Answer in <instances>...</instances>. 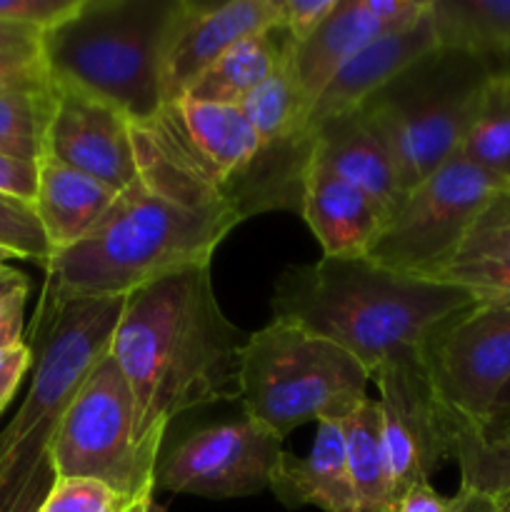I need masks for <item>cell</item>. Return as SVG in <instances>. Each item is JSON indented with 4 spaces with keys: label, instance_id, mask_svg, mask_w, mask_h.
Segmentation results:
<instances>
[{
    "label": "cell",
    "instance_id": "obj_44",
    "mask_svg": "<svg viewBox=\"0 0 510 512\" xmlns=\"http://www.w3.org/2000/svg\"><path fill=\"white\" fill-rule=\"evenodd\" d=\"M150 498H153V495H150ZM150 498H145V500H140V503H135V505H133V508H130L128 512H143V508H145V503H148V500H150Z\"/></svg>",
    "mask_w": 510,
    "mask_h": 512
},
{
    "label": "cell",
    "instance_id": "obj_32",
    "mask_svg": "<svg viewBox=\"0 0 510 512\" xmlns=\"http://www.w3.org/2000/svg\"><path fill=\"white\" fill-rule=\"evenodd\" d=\"M80 0H0V23L50 30L63 23Z\"/></svg>",
    "mask_w": 510,
    "mask_h": 512
},
{
    "label": "cell",
    "instance_id": "obj_40",
    "mask_svg": "<svg viewBox=\"0 0 510 512\" xmlns=\"http://www.w3.org/2000/svg\"><path fill=\"white\" fill-rule=\"evenodd\" d=\"M455 503L460 512H510V490H505L498 498H480V495H468L458 490Z\"/></svg>",
    "mask_w": 510,
    "mask_h": 512
},
{
    "label": "cell",
    "instance_id": "obj_15",
    "mask_svg": "<svg viewBox=\"0 0 510 512\" xmlns=\"http://www.w3.org/2000/svg\"><path fill=\"white\" fill-rule=\"evenodd\" d=\"M280 25V0H175L163 40V103L185 98L195 80L240 40Z\"/></svg>",
    "mask_w": 510,
    "mask_h": 512
},
{
    "label": "cell",
    "instance_id": "obj_34",
    "mask_svg": "<svg viewBox=\"0 0 510 512\" xmlns=\"http://www.w3.org/2000/svg\"><path fill=\"white\" fill-rule=\"evenodd\" d=\"M43 30L0 23V63H38L43 60Z\"/></svg>",
    "mask_w": 510,
    "mask_h": 512
},
{
    "label": "cell",
    "instance_id": "obj_36",
    "mask_svg": "<svg viewBox=\"0 0 510 512\" xmlns=\"http://www.w3.org/2000/svg\"><path fill=\"white\" fill-rule=\"evenodd\" d=\"M33 368V353L28 343H18L8 350H0V415L13 400L15 390L20 388L25 375Z\"/></svg>",
    "mask_w": 510,
    "mask_h": 512
},
{
    "label": "cell",
    "instance_id": "obj_24",
    "mask_svg": "<svg viewBox=\"0 0 510 512\" xmlns=\"http://www.w3.org/2000/svg\"><path fill=\"white\" fill-rule=\"evenodd\" d=\"M430 18L443 48L510 58V0H433Z\"/></svg>",
    "mask_w": 510,
    "mask_h": 512
},
{
    "label": "cell",
    "instance_id": "obj_23",
    "mask_svg": "<svg viewBox=\"0 0 510 512\" xmlns=\"http://www.w3.org/2000/svg\"><path fill=\"white\" fill-rule=\"evenodd\" d=\"M340 428L345 438L355 512H398L400 493L385 455L378 400L365 398L355 413L340 423Z\"/></svg>",
    "mask_w": 510,
    "mask_h": 512
},
{
    "label": "cell",
    "instance_id": "obj_42",
    "mask_svg": "<svg viewBox=\"0 0 510 512\" xmlns=\"http://www.w3.org/2000/svg\"><path fill=\"white\" fill-rule=\"evenodd\" d=\"M143 512H165V510H163V505H158V503H155V495H153V498H150L148 503H145Z\"/></svg>",
    "mask_w": 510,
    "mask_h": 512
},
{
    "label": "cell",
    "instance_id": "obj_26",
    "mask_svg": "<svg viewBox=\"0 0 510 512\" xmlns=\"http://www.w3.org/2000/svg\"><path fill=\"white\" fill-rule=\"evenodd\" d=\"M458 153L510 188V70H493Z\"/></svg>",
    "mask_w": 510,
    "mask_h": 512
},
{
    "label": "cell",
    "instance_id": "obj_30",
    "mask_svg": "<svg viewBox=\"0 0 510 512\" xmlns=\"http://www.w3.org/2000/svg\"><path fill=\"white\" fill-rule=\"evenodd\" d=\"M133 505L98 480L58 478L38 512H128Z\"/></svg>",
    "mask_w": 510,
    "mask_h": 512
},
{
    "label": "cell",
    "instance_id": "obj_25",
    "mask_svg": "<svg viewBox=\"0 0 510 512\" xmlns=\"http://www.w3.org/2000/svg\"><path fill=\"white\" fill-rule=\"evenodd\" d=\"M238 108L265 145L310 143L313 140L310 105L300 93L293 70H290V50L283 65L265 83H260Z\"/></svg>",
    "mask_w": 510,
    "mask_h": 512
},
{
    "label": "cell",
    "instance_id": "obj_33",
    "mask_svg": "<svg viewBox=\"0 0 510 512\" xmlns=\"http://www.w3.org/2000/svg\"><path fill=\"white\" fill-rule=\"evenodd\" d=\"M335 5L338 0H280V28L288 33L290 43L300 45L320 28Z\"/></svg>",
    "mask_w": 510,
    "mask_h": 512
},
{
    "label": "cell",
    "instance_id": "obj_43",
    "mask_svg": "<svg viewBox=\"0 0 510 512\" xmlns=\"http://www.w3.org/2000/svg\"><path fill=\"white\" fill-rule=\"evenodd\" d=\"M10 260H18V258H15L13 253H8V250L0 248V268H5V265H8Z\"/></svg>",
    "mask_w": 510,
    "mask_h": 512
},
{
    "label": "cell",
    "instance_id": "obj_35",
    "mask_svg": "<svg viewBox=\"0 0 510 512\" xmlns=\"http://www.w3.org/2000/svg\"><path fill=\"white\" fill-rule=\"evenodd\" d=\"M38 190V163L0 155V195L33 205Z\"/></svg>",
    "mask_w": 510,
    "mask_h": 512
},
{
    "label": "cell",
    "instance_id": "obj_6",
    "mask_svg": "<svg viewBox=\"0 0 510 512\" xmlns=\"http://www.w3.org/2000/svg\"><path fill=\"white\" fill-rule=\"evenodd\" d=\"M370 373L330 340L273 320L248 335L240 370L245 418L280 440L308 423H343L368 395Z\"/></svg>",
    "mask_w": 510,
    "mask_h": 512
},
{
    "label": "cell",
    "instance_id": "obj_20",
    "mask_svg": "<svg viewBox=\"0 0 510 512\" xmlns=\"http://www.w3.org/2000/svg\"><path fill=\"white\" fill-rule=\"evenodd\" d=\"M118 195V190L110 185L78 173L58 160H40L33 210L53 255L88 238L113 208Z\"/></svg>",
    "mask_w": 510,
    "mask_h": 512
},
{
    "label": "cell",
    "instance_id": "obj_37",
    "mask_svg": "<svg viewBox=\"0 0 510 512\" xmlns=\"http://www.w3.org/2000/svg\"><path fill=\"white\" fill-rule=\"evenodd\" d=\"M50 75L43 60L38 63H0V93L48 88Z\"/></svg>",
    "mask_w": 510,
    "mask_h": 512
},
{
    "label": "cell",
    "instance_id": "obj_14",
    "mask_svg": "<svg viewBox=\"0 0 510 512\" xmlns=\"http://www.w3.org/2000/svg\"><path fill=\"white\" fill-rule=\"evenodd\" d=\"M53 108L45 128V155L123 193L138 178L135 123L108 100L53 83Z\"/></svg>",
    "mask_w": 510,
    "mask_h": 512
},
{
    "label": "cell",
    "instance_id": "obj_17",
    "mask_svg": "<svg viewBox=\"0 0 510 512\" xmlns=\"http://www.w3.org/2000/svg\"><path fill=\"white\" fill-rule=\"evenodd\" d=\"M438 48V30H435L430 13L410 28L395 30V33L373 40L368 48L350 58L318 95L313 113H310V135L325 120L363 108L390 80H395L415 60Z\"/></svg>",
    "mask_w": 510,
    "mask_h": 512
},
{
    "label": "cell",
    "instance_id": "obj_18",
    "mask_svg": "<svg viewBox=\"0 0 510 512\" xmlns=\"http://www.w3.org/2000/svg\"><path fill=\"white\" fill-rule=\"evenodd\" d=\"M300 215L318 238L323 258H360L370 250L390 215L353 183L310 155Z\"/></svg>",
    "mask_w": 510,
    "mask_h": 512
},
{
    "label": "cell",
    "instance_id": "obj_5",
    "mask_svg": "<svg viewBox=\"0 0 510 512\" xmlns=\"http://www.w3.org/2000/svg\"><path fill=\"white\" fill-rule=\"evenodd\" d=\"M175 0H80L43 35V63L53 83L108 100L135 125L165 108L160 85L163 40Z\"/></svg>",
    "mask_w": 510,
    "mask_h": 512
},
{
    "label": "cell",
    "instance_id": "obj_38",
    "mask_svg": "<svg viewBox=\"0 0 510 512\" xmlns=\"http://www.w3.org/2000/svg\"><path fill=\"white\" fill-rule=\"evenodd\" d=\"M398 512H460L455 498H445L430 483H418L400 498Z\"/></svg>",
    "mask_w": 510,
    "mask_h": 512
},
{
    "label": "cell",
    "instance_id": "obj_10",
    "mask_svg": "<svg viewBox=\"0 0 510 512\" xmlns=\"http://www.w3.org/2000/svg\"><path fill=\"white\" fill-rule=\"evenodd\" d=\"M505 190L510 188L503 180L453 155L405 195L365 258L395 273L428 278L458 258L475 220Z\"/></svg>",
    "mask_w": 510,
    "mask_h": 512
},
{
    "label": "cell",
    "instance_id": "obj_8",
    "mask_svg": "<svg viewBox=\"0 0 510 512\" xmlns=\"http://www.w3.org/2000/svg\"><path fill=\"white\" fill-rule=\"evenodd\" d=\"M158 120L180 153L243 220L265 210L300 213L313 140L265 145L240 108L190 98L165 105Z\"/></svg>",
    "mask_w": 510,
    "mask_h": 512
},
{
    "label": "cell",
    "instance_id": "obj_9",
    "mask_svg": "<svg viewBox=\"0 0 510 512\" xmlns=\"http://www.w3.org/2000/svg\"><path fill=\"white\" fill-rule=\"evenodd\" d=\"M418 358L428 375L450 460L485 443L493 403L510 383V298H478L440 320Z\"/></svg>",
    "mask_w": 510,
    "mask_h": 512
},
{
    "label": "cell",
    "instance_id": "obj_29",
    "mask_svg": "<svg viewBox=\"0 0 510 512\" xmlns=\"http://www.w3.org/2000/svg\"><path fill=\"white\" fill-rule=\"evenodd\" d=\"M0 248L18 260H33L43 268L53 258V248L40 228L33 205L0 195Z\"/></svg>",
    "mask_w": 510,
    "mask_h": 512
},
{
    "label": "cell",
    "instance_id": "obj_16",
    "mask_svg": "<svg viewBox=\"0 0 510 512\" xmlns=\"http://www.w3.org/2000/svg\"><path fill=\"white\" fill-rule=\"evenodd\" d=\"M433 0H338L320 28L290 48V70L310 113L333 75L373 40L410 28L430 13Z\"/></svg>",
    "mask_w": 510,
    "mask_h": 512
},
{
    "label": "cell",
    "instance_id": "obj_11",
    "mask_svg": "<svg viewBox=\"0 0 510 512\" xmlns=\"http://www.w3.org/2000/svg\"><path fill=\"white\" fill-rule=\"evenodd\" d=\"M58 478L105 483L130 503L155 495V470L135 443V405L118 363L105 353L70 400L53 448Z\"/></svg>",
    "mask_w": 510,
    "mask_h": 512
},
{
    "label": "cell",
    "instance_id": "obj_1",
    "mask_svg": "<svg viewBox=\"0 0 510 512\" xmlns=\"http://www.w3.org/2000/svg\"><path fill=\"white\" fill-rule=\"evenodd\" d=\"M135 155V183L88 238L45 263V290L60 298H128L165 275L210 265L225 235L243 223L158 118L135 125Z\"/></svg>",
    "mask_w": 510,
    "mask_h": 512
},
{
    "label": "cell",
    "instance_id": "obj_7",
    "mask_svg": "<svg viewBox=\"0 0 510 512\" xmlns=\"http://www.w3.org/2000/svg\"><path fill=\"white\" fill-rule=\"evenodd\" d=\"M493 70L488 58L440 45L360 108L388 143L405 195L458 155Z\"/></svg>",
    "mask_w": 510,
    "mask_h": 512
},
{
    "label": "cell",
    "instance_id": "obj_2",
    "mask_svg": "<svg viewBox=\"0 0 510 512\" xmlns=\"http://www.w3.org/2000/svg\"><path fill=\"white\" fill-rule=\"evenodd\" d=\"M248 335L220 308L210 265L165 275L125 298L110 340L135 405V443L155 470L170 420L240 400Z\"/></svg>",
    "mask_w": 510,
    "mask_h": 512
},
{
    "label": "cell",
    "instance_id": "obj_31",
    "mask_svg": "<svg viewBox=\"0 0 510 512\" xmlns=\"http://www.w3.org/2000/svg\"><path fill=\"white\" fill-rule=\"evenodd\" d=\"M490 253H510V190L500 193L475 220L473 230L455 260Z\"/></svg>",
    "mask_w": 510,
    "mask_h": 512
},
{
    "label": "cell",
    "instance_id": "obj_13",
    "mask_svg": "<svg viewBox=\"0 0 510 512\" xmlns=\"http://www.w3.org/2000/svg\"><path fill=\"white\" fill-rule=\"evenodd\" d=\"M370 380L378 385L385 455L403 498L413 485L430 483V475L450 460L443 425L418 348L395 350Z\"/></svg>",
    "mask_w": 510,
    "mask_h": 512
},
{
    "label": "cell",
    "instance_id": "obj_27",
    "mask_svg": "<svg viewBox=\"0 0 510 512\" xmlns=\"http://www.w3.org/2000/svg\"><path fill=\"white\" fill-rule=\"evenodd\" d=\"M53 108V85L0 93V155L40 163Z\"/></svg>",
    "mask_w": 510,
    "mask_h": 512
},
{
    "label": "cell",
    "instance_id": "obj_19",
    "mask_svg": "<svg viewBox=\"0 0 510 512\" xmlns=\"http://www.w3.org/2000/svg\"><path fill=\"white\" fill-rule=\"evenodd\" d=\"M313 158L368 193L388 215L403 203L405 190L393 153L360 108L325 120L313 130Z\"/></svg>",
    "mask_w": 510,
    "mask_h": 512
},
{
    "label": "cell",
    "instance_id": "obj_41",
    "mask_svg": "<svg viewBox=\"0 0 510 512\" xmlns=\"http://www.w3.org/2000/svg\"><path fill=\"white\" fill-rule=\"evenodd\" d=\"M25 275L20 273V270L10 268V265H5V268H0V298H3L5 293H10L13 288H18L20 283H25Z\"/></svg>",
    "mask_w": 510,
    "mask_h": 512
},
{
    "label": "cell",
    "instance_id": "obj_4",
    "mask_svg": "<svg viewBox=\"0 0 510 512\" xmlns=\"http://www.w3.org/2000/svg\"><path fill=\"white\" fill-rule=\"evenodd\" d=\"M125 298H60L43 288L25 343L30 385L0 433V512H38L58 480L53 448L70 400L108 353Z\"/></svg>",
    "mask_w": 510,
    "mask_h": 512
},
{
    "label": "cell",
    "instance_id": "obj_12",
    "mask_svg": "<svg viewBox=\"0 0 510 512\" xmlns=\"http://www.w3.org/2000/svg\"><path fill=\"white\" fill-rule=\"evenodd\" d=\"M283 453V440L255 420L213 425L158 458L155 490L215 500L263 493Z\"/></svg>",
    "mask_w": 510,
    "mask_h": 512
},
{
    "label": "cell",
    "instance_id": "obj_3",
    "mask_svg": "<svg viewBox=\"0 0 510 512\" xmlns=\"http://www.w3.org/2000/svg\"><path fill=\"white\" fill-rule=\"evenodd\" d=\"M478 295L458 285L395 273L360 258L290 265L275 280L273 320L298 325L353 355L370 375Z\"/></svg>",
    "mask_w": 510,
    "mask_h": 512
},
{
    "label": "cell",
    "instance_id": "obj_45",
    "mask_svg": "<svg viewBox=\"0 0 510 512\" xmlns=\"http://www.w3.org/2000/svg\"><path fill=\"white\" fill-rule=\"evenodd\" d=\"M503 70H510V58L505 60V68H503Z\"/></svg>",
    "mask_w": 510,
    "mask_h": 512
},
{
    "label": "cell",
    "instance_id": "obj_28",
    "mask_svg": "<svg viewBox=\"0 0 510 512\" xmlns=\"http://www.w3.org/2000/svg\"><path fill=\"white\" fill-rule=\"evenodd\" d=\"M425 280L458 285L478 298H510V253L475 255L453 260Z\"/></svg>",
    "mask_w": 510,
    "mask_h": 512
},
{
    "label": "cell",
    "instance_id": "obj_39",
    "mask_svg": "<svg viewBox=\"0 0 510 512\" xmlns=\"http://www.w3.org/2000/svg\"><path fill=\"white\" fill-rule=\"evenodd\" d=\"M485 438L493 440V443L510 445V383L505 385L503 393L493 403L488 423H485Z\"/></svg>",
    "mask_w": 510,
    "mask_h": 512
},
{
    "label": "cell",
    "instance_id": "obj_21",
    "mask_svg": "<svg viewBox=\"0 0 510 512\" xmlns=\"http://www.w3.org/2000/svg\"><path fill=\"white\" fill-rule=\"evenodd\" d=\"M270 490L285 508L315 505L325 512H355L340 423H318L315 443L305 458L280 455L270 478Z\"/></svg>",
    "mask_w": 510,
    "mask_h": 512
},
{
    "label": "cell",
    "instance_id": "obj_22",
    "mask_svg": "<svg viewBox=\"0 0 510 512\" xmlns=\"http://www.w3.org/2000/svg\"><path fill=\"white\" fill-rule=\"evenodd\" d=\"M290 50V38L283 28L250 35L233 48L225 50L188 90L185 98L198 103L235 105L238 108L260 83L283 65Z\"/></svg>",
    "mask_w": 510,
    "mask_h": 512
}]
</instances>
